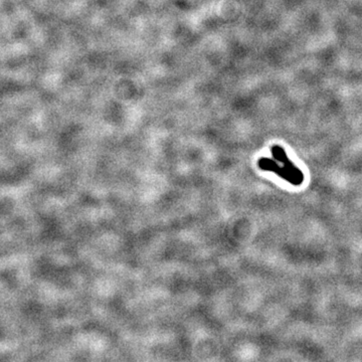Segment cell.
Segmentation results:
<instances>
[{
	"instance_id": "cell-1",
	"label": "cell",
	"mask_w": 362,
	"mask_h": 362,
	"mask_svg": "<svg viewBox=\"0 0 362 362\" xmlns=\"http://www.w3.org/2000/svg\"><path fill=\"white\" fill-rule=\"evenodd\" d=\"M272 155H273L275 160L279 161L280 163H282L283 167L289 173H291L296 179H297L301 184L303 183V181H304L303 172L298 167H296L294 164L292 163V161L288 158L287 153L284 150V148H282L281 146H279V145H274L272 147Z\"/></svg>"
},
{
	"instance_id": "cell-2",
	"label": "cell",
	"mask_w": 362,
	"mask_h": 362,
	"mask_svg": "<svg viewBox=\"0 0 362 362\" xmlns=\"http://www.w3.org/2000/svg\"><path fill=\"white\" fill-rule=\"evenodd\" d=\"M258 165L259 167L261 169V170H265V171H271V172H274L276 173L277 175H279L281 178H283L284 180L288 181L289 183L295 185V186H299L301 185V183L299 182V181L296 179L291 173H289L284 167H280L277 162L272 160V159H269V158H261L258 162Z\"/></svg>"
}]
</instances>
